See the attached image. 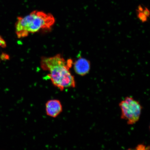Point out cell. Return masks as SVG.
I'll return each mask as SVG.
<instances>
[{
    "mask_svg": "<svg viewBox=\"0 0 150 150\" xmlns=\"http://www.w3.org/2000/svg\"><path fill=\"white\" fill-rule=\"evenodd\" d=\"M121 117L129 125L134 124L139 120L142 107L140 103L131 97H127L120 103Z\"/></svg>",
    "mask_w": 150,
    "mask_h": 150,
    "instance_id": "3",
    "label": "cell"
},
{
    "mask_svg": "<svg viewBox=\"0 0 150 150\" xmlns=\"http://www.w3.org/2000/svg\"><path fill=\"white\" fill-rule=\"evenodd\" d=\"M72 64V60L66 61L60 54L52 57H43L41 61L42 69L48 71V76L52 83L61 91L76 86L74 78L70 70Z\"/></svg>",
    "mask_w": 150,
    "mask_h": 150,
    "instance_id": "1",
    "label": "cell"
},
{
    "mask_svg": "<svg viewBox=\"0 0 150 150\" xmlns=\"http://www.w3.org/2000/svg\"><path fill=\"white\" fill-rule=\"evenodd\" d=\"M144 8L141 6H138L137 9L138 16L139 20L142 22H145L147 19V17L144 14L143 12Z\"/></svg>",
    "mask_w": 150,
    "mask_h": 150,
    "instance_id": "6",
    "label": "cell"
},
{
    "mask_svg": "<svg viewBox=\"0 0 150 150\" xmlns=\"http://www.w3.org/2000/svg\"><path fill=\"white\" fill-rule=\"evenodd\" d=\"M74 64L75 72L81 76H84L87 74L91 69L90 62L85 58H79Z\"/></svg>",
    "mask_w": 150,
    "mask_h": 150,
    "instance_id": "5",
    "label": "cell"
},
{
    "mask_svg": "<svg viewBox=\"0 0 150 150\" xmlns=\"http://www.w3.org/2000/svg\"><path fill=\"white\" fill-rule=\"evenodd\" d=\"M55 21L51 14L33 11L27 16L18 18L15 24L17 36L18 38H23L41 30L50 29Z\"/></svg>",
    "mask_w": 150,
    "mask_h": 150,
    "instance_id": "2",
    "label": "cell"
},
{
    "mask_svg": "<svg viewBox=\"0 0 150 150\" xmlns=\"http://www.w3.org/2000/svg\"><path fill=\"white\" fill-rule=\"evenodd\" d=\"M62 106L59 100L52 99L48 101L46 103V113L50 117H57L62 111Z\"/></svg>",
    "mask_w": 150,
    "mask_h": 150,
    "instance_id": "4",
    "label": "cell"
},
{
    "mask_svg": "<svg viewBox=\"0 0 150 150\" xmlns=\"http://www.w3.org/2000/svg\"><path fill=\"white\" fill-rule=\"evenodd\" d=\"M6 46V42L2 37L0 35V49L5 48Z\"/></svg>",
    "mask_w": 150,
    "mask_h": 150,
    "instance_id": "7",
    "label": "cell"
}]
</instances>
